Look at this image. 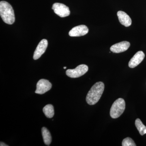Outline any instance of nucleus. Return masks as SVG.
I'll list each match as a JSON object with an SVG mask.
<instances>
[{"label": "nucleus", "instance_id": "8", "mask_svg": "<svg viewBox=\"0 0 146 146\" xmlns=\"http://www.w3.org/2000/svg\"><path fill=\"white\" fill-rule=\"evenodd\" d=\"M48 45V42L46 39H42L39 42L34 52L33 55V59L34 60H37L42 56V55L46 51Z\"/></svg>", "mask_w": 146, "mask_h": 146}, {"label": "nucleus", "instance_id": "9", "mask_svg": "<svg viewBox=\"0 0 146 146\" xmlns=\"http://www.w3.org/2000/svg\"><path fill=\"white\" fill-rule=\"evenodd\" d=\"M130 45L129 42L127 41H123L112 45L110 47V51L116 53L123 52L129 48Z\"/></svg>", "mask_w": 146, "mask_h": 146}, {"label": "nucleus", "instance_id": "5", "mask_svg": "<svg viewBox=\"0 0 146 146\" xmlns=\"http://www.w3.org/2000/svg\"><path fill=\"white\" fill-rule=\"evenodd\" d=\"M52 9L54 13L61 18L67 17L70 14V11L69 7L63 4L60 3H55L53 5Z\"/></svg>", "mask_w": 146, "mask_h": 146}, {"label": "nucleus", "instance_id": "10", "mask_svg": "<svg viewBox=\"0 0 146 146\" xmlns=\"http://www.w3.org/2000/svg\"><path fill=\"white\" fill-rule=\"evenodd\" d=\"M145 54L142 51H138L133 56L129 62V67L133 68L138 66L143 60Z\"/></svg>", "mask_w": 146, "mask_h": 146}, {"label": "nucleus", "instance_id": "13", "mask_svg": "<svg viewBox=\"0 0 146 146\" xmlns=\"http://www.w3.org/2000/svg\"><path fill=\"white\" fill-rule=\"evenodd\" d=\"M43 111L47 118H52L54 115V109L52 105H47L43 108Z\"/></svg>", "mask_w": 146, "mask_h": 146}, {"label": "nucleus", "instance_id": "4", "mask_svg": "<svg viewBox=\"0 0 146 146\" xmlns=\"http://www.w3.org/2000/svg\"><path fill=\"white\" fill-rule=\"evenodd\" d=\"M88 66L84 64L78 65L75 69H68L66 72V75L71 78H77L86 74L88 71Z\"/></svg>", "mask_w": 146, "mask_h": 146}, {"label": "nucleus", "instance_id": "12", "mask_svg": "<svg viewBox=\"0 0 146 146\" xmlns=\"http://www.w3.org/2000/svg\"><path fill=\"white\" fill-rule=\"evenodd\" d=\"M42 133L44 143L47 145L49 146L52 141V137L49 130L45 127H42Z\"/></svg>", "mask_w": 146, "mask_h": 146}, {"label": "nucleus", "instance_id": "6", "mask_svg": "<svg viewBox=\"0 0 146 146\" xmlns=\"http://www.w3.org/2000/svg\"><path fill=\"white\" fill-rule=\"evenodd\" d=\"M51 83L47 80H40L37 82L36 85V90L35 91L36 94H43L49 91L52 88Z\"/></svg>", "mask_w": 146, "mask_h": 146}, {"label": "nucleus", "instance_id": "14", "mask_svg": "<svg viewBox=\"0 0 146 146\" xmlns=\"http://www.w3.org/2000/svg\"><path fill=\"white\" fill-rule=\"evenodd\" d=\"M135 125L141 135L143 136L146 134V127L144 125L140 119H136L135 121Z\"/></svg>", "mask_w": 146, "mask_h": 146}, {"label": "nucleus", "instance_id": "16", "mask_svg": "<svg viewBox=\"0 0 146 146\" xmlns=\"http://www.w3.org/2000/svg\"><path fill=\"white\" fill-rule=\"evenodd\" d=\"M0 145L1 146H7V145H6L4 143H3V142H1V143H0Z\"/></svg>", "mask_w": 146, "mask_h": 146}, {"label": "nucleus", "instance_id": "7", "mask_svg": "<svg viewBox=\"0 0 146 146\" xmlns=\"http://www.w3.org/2000/svg\"><path fill=\"white\" fill-rule=\"evenodd\" d=\"M89 29L84 25H80L73 28L69 32V35L71 36H80L87 34Z\"/></svg>", "mask_w": 146, "mask_h": 146}, {"label": "nucleus", "instance_id": "15", "mask_svg": "<svg viewBox=\"0 0 146 146\" xmlns=\"http://www.w3.org/2000/svg\"><path fill=\"white\" fill-rule=\"evenodd\" d=\"M122 145L123 146H136V145L131 138L127 137L123 140Z\"/></svg>", "mask_w": 146, "mask_h": 146}, {"label": "nucleus", "instance_id": "1", "mask_svg": "<svg viewBox=\"0 0 146 146\" xmlns=\"http://www.w3.org/2000/svg\"><path fill=\"white\" fill-rule=\"evenodd\" d=\"M104 84L101 82H96L91 87L86 97V101L90 105H95L99 101L103 93Z\"/></svg>", "mask_w": 146, "mask_h": 146}, {"label": "nucleus", "instance_id": "17", "mask_svg": "<svg viewBox=\"0 0 146 146\" xmlns=\"http://www.w3.org/2000/svg\"><path fill=\"white\" fill-rule=\"evenodd\" d=\"M66 68H66V67H64V69H66Z\"/></svg>", "mask_w": 146, "mask_h": 146}, {"label": "nucleus", "instance_id": "11", "mask_svg": "<svg viewBox=\"0 0 146 146\" xmlns=\"http://www.w3.org/2000/svg\"><path fill=\"white\" fill-rule=\"evenodd\" d=\"M117 15L119 21L122 25L125 27H129L131 25V19L125 12L120 11H118Z\"/></svg>", "mask_w": 146, "mask_h": 146}, {"label": "nucleus", "instance_id": "3", "mask_svg": "<svg viewBox=\"0 0 146 146\" xmlns=\"http://www.w3.org/2000/svg\"><path fill=\"white\" fill-rule=\"evenodd\" d=\"M125 108V102L122 98L116 100L112 104L110 110V115L113 119H117L123 113Z\"/></svg>", "mask_w": 146, "mask_h": 146}, {"label": "nucleus", "instance_id": "2", "mask_svg": "<svg viewBox=\"0 0 146 146\" xmlns=\"http://www.w3.org/2000/svg\"><path fill=\"white\" fill-rule=\"evenodd\" d=\"M0 15L5 23L12 25L15 22L14 10L10 4L5 1L0 2Z\"/></svg>", "mask_w": 146, "mask_h": 146}]
</instances>
